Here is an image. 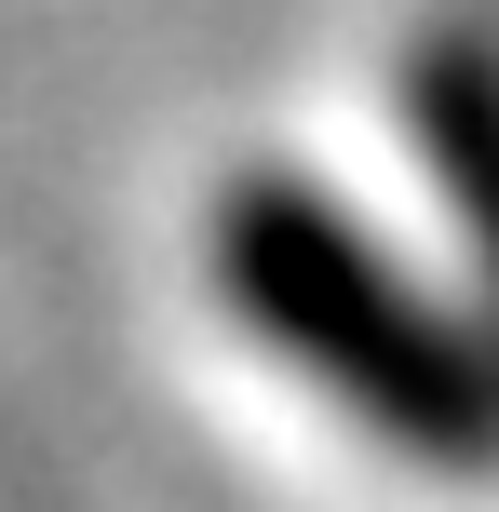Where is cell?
I'll return each instance as SVG.
<instances>
[{
  "mask_svg": "<svg viewBox=\"0 0 499 512\" xmlns=\"http://www.w3.org/2000/svg\"><path fill=\"white\" fill-rule=\"evenodd\" d=\"M216 283L243 297V324L270 337L284 364H311L351 418H378L419 459H486L499 445V364L473 337H446L324 189L297 176H230L216 203Z\"/></svg>",
  "mask_w": 499,
  "mask_h": 512,
  "instance_id": "cell-1",
  "label": "cell"
},
{
  "mask_svg": "<svg viewBox=\"0 0 499 512\" xmlns=\"http://www.w3.org/2000/svg\"><path fill=\"white\" fill-rule=\"evenodd\" d=\"M405 108H419L432 162H446L459 216H473V243H486V270H499V54L486 41H432L419 81H405Z\"/></svg>",
  "mask_w": 499,
  "mask_h": 512,
  "instance_id": "cell-2",
  "label": "cell"
}]
</instances>
